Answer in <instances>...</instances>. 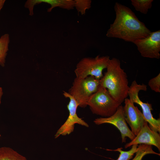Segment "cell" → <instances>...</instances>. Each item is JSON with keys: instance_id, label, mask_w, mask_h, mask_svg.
Segmentation results:
<instances>
[{"instance_id": "cell-1", "label": "cell", "mask_w": 160, "mask_h": 160, "mask_svg": "<svg viewBox=\"0 0 160 160\" xmlns=\"http://www.w3.org/2000/svg\"><path fill=\"white\" fill-rule=\"evenodd\" d=\"M114 8L115 19L107 31V36L133 42L151 33V32L128 7L116 2Z\"/></svg>"}, {"instance_id": "cell-2", "label": "cell", "mask_w": 160, "mask_h": 160, "mask_svg": "<svg viewBox=\"0 0 160 160\" xmlns=\"http://www.w3.org/2000/svg\"><path fill=\"white\" fill-rule=\"evenodd\" d=\"M107 71L100 79V85L107 89L112 97L121 105L128 96L129 87L126 73L121 67L120 60L110 59Z\"/></svg>"}, {"instance_id": "cell-3", "label": "cell", "mask_w": 160, "mask_h": 160, "mask_svg": "<svg viewBox=\"0 0 160 160\" xmlns=\"http://www.w3.org/2000/svg\"><path fill=\"white\" fill-rule=\"evenodd\" d=\"M120 105L112 97L106 89L100 85L97 90L90 97L87 102V105L92 113L102 117L113 115Z\"/></svg>"}, {"instance_id": "cell-4", "label": "cell", "mask_w": 160, "mask_h": 160, "mask_svg": "<svg viewBox=\"0 0 160 160\" xmlns=\"http://www.w3.org/2000/svg\"><path fill=\"white\" fill-rule=\"evenodd\" d=\"M100 80L93 76L85 78L76 77L68 92L73 96L79 104V106L85 108L87 105L90 97L98 90Z\"/></svg>"}, {"instance_id": "cell-5", "label": "cell", "mask_w": 160, "mask_h": 160, "mask_svg": "<svg viewBox=\"0 0 160 160\" xmlns=\"http://www.w3.org/2000/svg\"><path fill=\"white\" fill-rule=\"evenodd\" d=\"M110 59L108 56L94 58L84 57L77 64L74 72L76 77L85 78L89 76L100 80L103 76V71L106 68Z\"/></svg>"}, {"instance_id": "cell-6", "label": "cell", "mask_w": 160, "mask_h": 160, "mask_svg": "<svg viewBox=\"0 0 160 160\" xmlns=\"http://www.w3.org/2000/svg\"><path fill=\"white\" fill-rule=\"evenodd\" d=\"M147 86L144 84H138L135 80L132 82L129 87L128 96L129 100L133 103L139 105L141 107L145 120L149 124V126L153 131L160 132V119L154 118L151 111L153 110L152 105L147 102L144 103L140 99L138 93L140 90L146 91Z\"/></svg>"}, {"instance_id": "cell-7", "label": "cell", "mask_w": 160, "mask_h": 160, "mask_svg": "<svg viewBox=\"0 0 160 160\" xmlns=\"http://www.w3.org/2000/svg\"><path fill=\"white\" fill-rule=\"evenodd\" d=\"M63 95L64 97L69 98L70 100L67 105L69 115L66 121L57 131L55 136V138L60 135L65 136L71 134L74 130L75 124H77L86 127H89L87 122L77 115L76 110L79 104L74 97L68 92L64 91Z\"/></svg>"}, {"instance_id": "cell-8", "label": "cell", "mask_w": 160, "mask_h": 160, "mask_svg": "<svg viewBox=\"0 0 160 160\" xmlns=\"http://www.w3.org/2000/svg\"><path fill=\"white\" fill-rule=\"evenodd\" d=\"M132 43L144 57L159 59L160 57V30L151 32L147 37L136 40Z\"/></svg>"}, {"instance_id": "cell-9", "label": "cell", "mask_w": 160, "mask_h": 160, "mask_svg": "<svg viewBox=\"0 0 160 160\" xmlns=\"http://www.w3.org/2000/svg\"><path fill=\"white\" fill-rule=\"evenodd\" d=\"M94 122L97 125L109 124L116 127L121 134L122 143L126 142L127 137L132 140L135 136L127 126L124 113L123 106L121 105L119 106L114 113L111 116L96 118L94 120Z\"/></svg>"}, {"instance_id": "cell-10", "label": "cell", "mask_w": 160, "mask_h": 160, "mask_svg": "<svg viewBox=\"0 0 160 160\" xmlns=\"http://www.w3.org/2000/svg\"><path fill=\"white\" fill-rule=\"evenodd\" d=\"M124 113L127 123L130 126L132 132L136 136L143 127L145 121L142 113L129 99L124 100Z\"/></svg>"}, {"instance_id": "cell-11", "label": "cell", "mask_w": 160, "mask_h": 160, "mask_svg": "<svg viewBox=\"0 0 160 160\" xmlns=\"http://www.w3.org/2000/svg\"><path fill=\"white\" fill-rule=\"evenodd\" d=\"M140 144L154 145L160 151V133L152 130L145 120L143 127L137 135L130 142L126 144L124 147L127 148L133 145Z\"/></svg>"}, {"instance_id": "cell-12", "label": "cell", "mask_w": 160, "mask_h": 160, "mask_svg": "<svg viewBox=\"0 0 160 160\" xmlns=\"http://www.w3.org/2000/svg\"><path fill=\"white\" fill-rule=\"evenodd\" d=\"M42 3H47L50 7L47 9L49 12L55 7H59L67 10L73 9L74 7V1L73 0H28L25 3V7L28 9L30 15H33V9L36 4Z\"/></svg>"}, {"instance_id": "cell-13", "label": "cell", "mask_w": 160, "mask_h": 160, "mask_svg": "<svg viewBox=\"0 0 160 160\" xmlns=\"http://www.w3.org/2000/svg\"><path fill=\"white\" fill-rule=\"evenodd\" d=\"M0 160H27L24 156L12 148L7 147L0 148Z\"/></svg>"}, {"instance_id": "cell-14", "label": "cell", "mask_w": 160, "mask_h": 160, "mask_svg": "<svg viewBox=\"0 0 160 160\" xmlns=\"http://www.w3.org/2000/svg\"><path fill=\"white\" fill-rule=\"evenodd\" d=\"M9 42V36L8 33L4 34L0 37V65L3 67L5 63Z\"/></svg>"}, {"instance_id": "cell-15", "label": "cell", "mask_w": 160, "mask_h": 160, "mask_svg": "<svg viewBox=\"0 0 160 160\" xmlns=\"http://www.w3.org/2000/svg\"><path fill=\"white\" fill-rule=\"evenodd\" d=\"M131 4L135 10L146 14L152 7L153 0H131Z\"/></svg>"}, {"instance_id": "cell-16", "label": "cell", "mask_w": 160, "mask_h": 160, "mask_svg": "<svg viewBox=\"0 0 160 160\" xmlns=\"http://www.w3.org/2000/svg\"><path fill=\"white\" fill-rule=\"evenodd\" d=\"M135 153V156L132 160H142L143 157L148 154H152L160 155V153L153 151L152 145L145 144H139Z\"/></svg>"}, {"instance_id": "cell-17", "label": "cell", "mask_w": 160, "mask_h": 160, "mask_svg": "<svg viewBox=\"0 0 160 160\" xmlns=\"http://www.w3.org/2000/svg\"><path fill=\"white\" fill-rule=\"evenodd\" d=\"M138 146V145H133L132 146L131 149L127 151L122 150V148L110 150L117 151L120 153L119 156L116 160H129L132 158L134 154L136 152Z\"/></svg>"}, {"instance_id": "cell-18", "label": "cell", "mask_w": 160, "mask_h": 160, "mask_svg": "<svg viewBox=\"0 0 160 160\" xmlns=\"http://www.w3.org/2000/svg\"><path fill=\"white\" fill-rule=\"evenodd\" d=\"M74 7L81 15H84L86 10L91 7L92 1L90 0H74Z\"/></svg>"}, {"instance_id": "cell-19", "label": "cell", "mask_w": 160, "mask_h": 160, "mask_svg": "<svg viewBox=\"0 0 160 160\" xmlns=\"http://www.w3.org/2000/svg\"><path fill=\"white\" fill-rule=\"evenodd\" d=\"M148 85L151 89L156 92H160V73L150 79Z\"/></svg>"}, {"instance_id": "cell-20", "label": "cell", "mask_w": 160, "mask_h": 160, "mask_svg": "<svg viewBox=\"0 0 160 160\" xmlns=\"http://www.w3.org/2000/svg\"><path fill=\"white\" fill-rule=\"evenodd\" d=\"M5 2V0H0V12L3 8Z\"/></svg>"}, {"instance_id": "cell-21", "label": "cell", "mask_w": 160, "mask_h": 160, "mask_svg": "<svg viewBox=\"0 0 160 160\" xmlns=\"http://www.w3.org/2000/svg\"><path fill=\"white\" fill-rule=\"evenodd\" d=\"M3 94V92L2 89L0 87V104L1 103V100L2 95Z\"/></svg>"}, {"instance_id": "cell-22", "label": "cell", "mask_w": 160, "mask_h": 160, "mask_svg": "<svg viewBox=\"0 0 160 160\" xmlns=\"http://www.w3.org/2000/svg\"><path fill=\"white\" fill-rule=\"evenodd\" d=\"M0 136H1V135H0Z\"/></svg>"}]
</instances>
